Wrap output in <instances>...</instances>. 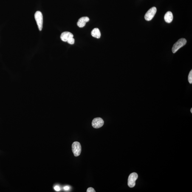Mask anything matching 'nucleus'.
<instances>
[{
    "label": "nucleus",
    "instance_id": "6",
    "mask_svg": "<svg viewBox=\"0 0 192 192\" xmlns=\"http://www.w3.org/2000/svg\"><path fill=\"white\" fill-rule=\"evenodd\" d=\"M104 124V121L100 117L94 119L92 122V126L94 128H101Z\"/></svg>",
    "mask_w": 192,
    "mask_h": 192
},
{
    "label": "nucleus",
    "instance_id": "7",
    "mask_svg": "<svg viewBox=\"0 0 192 192\" xmlns=\"http://www.w3.org/2000/svg\"><path fill=\"white\" fill-rule=\"evenodd\" d=\"M89 21V19L88 17H83L79 19L77 23V25L79 27L82 28L86 25V23Z\"/></svg>",
    "mask_w": 192,
    "mask_h": 192
},
{
    "label": "nucleus",
    "instance_id": "15",
    "mask_svg": "<svg viewBox=\"0 0 192 192\" xmlns=\"http://www.w3.org/2000/svg\"><path fill=\"white\" fill-rule=\"evenodd\" d=\"M64 189L65 190H69V187L67 186L64 187Z\"/></svg>",
    "mask_w": 192,
    "mask_h": 192
},
{
    "label": "nucleus",
    "instance_id": "11",
    "mask_svg": "<svg viewBox=\"0 0 192 192\" xmlns=\"http://www.w3.org/2000/svg\"><path fill=\"white\" fill-rule=\"evenodd\" d=\"M188 81L191 84L192 83V70L190 71L189 73V74L188 75Z\"/></svg>",
    "mask_w": 192,
    "mask_h": 192
},
{
    "label": "nucleus",
    "instance_id": "13",
    "mask_svg": "<svg viewBox=\"0 0 192 192\" xmlns=\"http://www.w3.org/2000/svg\"><path fill=\"white\" fill-rule=\"evenodd\" d=\"M87 192H95V190L94 189L92 188H91V187H90V188H88L87 189V191H86Z\"/></svg>",
    "mask_w": 192,
    "mask_h": 192
},
{
    "label": "nucleus",
    "instance_id": "4",
    "mask_svg": "<svg viewBox=\"0 0 192 192\" xmlns=\"http://www.w3.org/2000/svg\"><path fill=\"white\" fill-rule=\"evenodd\" d=\"M138 177V176L136 173H133L130 174L128 180V185L130 188H132L135 186L136 181Z\"/></svg>",
    "mask_w": 192,
    "mask_h": 192
},
{
    "label": "nucleus",
    "instance_id": "2",
    "mask_svg": "<svg viewBox=\"0 0 192 192\" xmlns=\"http://www.w3.org/2000/svg\"><path fill=\"white\" fill-rule=\"evenodd\" d=\"M35 18L38 25V28L40 31H41L43 29V18L42 13L39 11L36 12L35 14Z\"/></svg>",
    "mask_w": 192,
    "mask_h": 192
},
{
    "label": "nucleus",
    "instance_id": "1",
    "mask_svg": "<svg viewBox=\"0 0 192 192\" xmlns=\"http://www.w3.org/2000/svg\"><path fill=\"white\" fill-rule=\"evenodd\" d=\"M187 43V40L185 38H181L178 40L174 45L172 49L173 53H176L180 49L185 45Z\"/></svg>",
    "mask_w": 192,
    "mask_h": 192
},
{
    "label": "nucleus",
    "instance_id": "3",
    "mask_svg": "<svg viewBox=\"0 0 192 192\" xmlns=\"http://www.w3.org/2000/svg\"><path fill=\"white\" fill-rule=\"evenodd\" d=\"M72 150L74 156L78 157L80 155L82 151L81 145L80 142H74L72 145Z\"/></svg>",
    "mask_w": 192,
    "mask_h": 192
},
{
    "label": "nucleus",
    "instance_id": "8",
    "mask_svg": "<svg viewBox=\"0 0 192 192\" xmlns=\"http://www.w3.org/2000/svg\"><path fill=\"white\" fill-rule=\"evenodd\" d=\"M74 36L72 33L69 32H64L62 33L61 35V39L64 42H67L71 38H73Z\"/></svg>",
    "mask_w": 192,
    "mask_h": 192
},
{
    "label": "nucleus",
    "instance_id": "14",
    "mask_svg": "<svg viewBox=\"0 0 192 192\" xmlns=\"http://www.w3.org/2000/svg\"><path fill=\"white\" fill-rule=\"evenodd\" d=\"M54 189H55V190H56V191H60V187L58 185L54 187Z\"/></svg>",
    "mask_w": 192,
    "mask_h": 192
},
{
    "label": "nucleus",
    "instance_id": "5",
    "mask_svg": "<svg viewBox=\"0 0 192 192\" xmlns=\"http://www.w3.org/2000/svg\"><path fill=\"white\" fill-rule=\"evenodd\" d=\"M157 12V8L155 7H153L149 10L145 16V19L146 21H151L154 17Z\"/></svg>",
    "mask_w": 192,
    "mask_h": 192
},
{
    "label": "nucleus",
    "instance_id": "12",
    "mask_svg": "<svg viewBox=\"0 0 192 192\" xmlns=\"http://www.w3.org/2000/svg\"><path fill=\"white\" fill-rule=\"evenodd\" d=\"M74 42H75V40H74L73 38H71L68 40L67 42L69 43V44L73 45L74 44Z\"/></svg>",
    "mask_w": 192,
    "mask_h": 192
},
{
    "label": "nucleus",
    "instance_id": "16",
    "mask_svg": "<svg viewBox=\"0 0 192 192\" xmlns=\"http://www.w3.org/2000/svg\"><path fill=\"white\" fill-rule=\"evenodd\" d=\"M190 111H191V113H192V108H191V110H190Z\"/></svg>",
    "mask_w": 192,
    "mask_h": 192
},
{
    "label": "nucleus",
    "instance_id": "9",
    "mask_svg": "<svg viewBox=\"0 0 192 192\" xmlns=\"http://www.w3.org/2000/svg\"><path fill=\"white\" fill-rule=\"evenodd\" d=\"M173 16L172 13L169 11L165 14V20L167 23H170L173 21Z\"/></svg>",
    "mask_w": 192,
    "mask_h": 192
},
{
    "label": "nucleus",
    "instance_id": "10",
    "mask_svg": "<svg viewBox=\"0 0 192 192\" xmlns=\"http://www.w3.org/2000/svg\"><path fill=\"white\" fill-rule=\"evenodd\" d=\"M91 35L93 37L97 38H99L101 37V32L99 29L96 28L93 29Z\"/></svg>",
    "mask_w": 192,
    "mask_h": 192
}]
</instances>
